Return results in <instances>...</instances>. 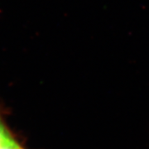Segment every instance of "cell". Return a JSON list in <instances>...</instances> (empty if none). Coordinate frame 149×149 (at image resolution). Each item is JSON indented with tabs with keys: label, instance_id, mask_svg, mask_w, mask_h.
Returning a JSON list of instances; mask_svg holds the SVG:
<instances>
[{
	"label": "cell",
	"instance_id": "6da1fadb",
	"mask_svg": "<svg viewBox=\"0 0 149 149\" xmlns=\"http://www.w3.org/2000/svg\"><path fill=\"white\" fill-rule=\"evenodd\" d=\"M0 149H23L13 137L0 145Z\"/></svg>",
	"mask_w": 149,
	"mask_h": 149
},
{
	"label": "cell",
	"instance_id": "7a4b0ae2",
	"mask_svg": "<svg viewBox=\"0 0 149 149\" xmlns=\"http://www.w3.org/2000/svg\"><path fill=\"white\" fill-rule=\"evenodd\" d=\"M11 138H12V135L8 131L5 125L3 124V123L2 122V120L0 118V145Z\"/></svg>",
	"mask_w": 149,
	"mask_h": 149
}]
</instances>
